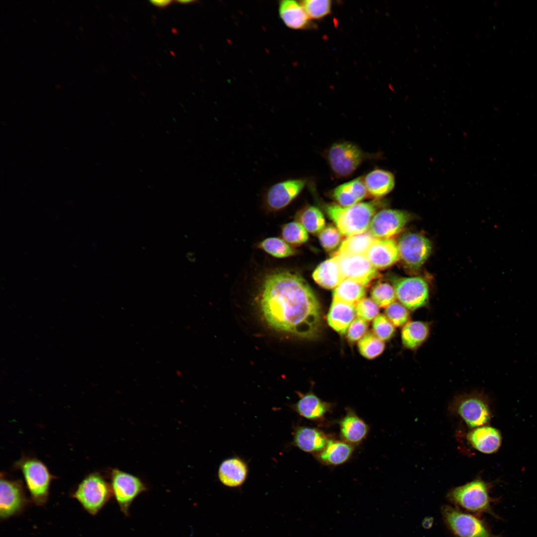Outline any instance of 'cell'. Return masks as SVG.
Returning a JSON list of instances; mask_svg holds the SVG:
<instances>
[{"label":"cell","mask_w":537,"mask_h":537,"mask_svg":"<svg viewBox=\"0 0 537 537\" xmlns=\"http://www.w3.org/2000/svg\"><path fill=\"white\" fill-rule=\"evenodd\" d=\"M366 154L356 144L348 141L334 143L327 153V160L338 177L351 176L366 159Z\"/></svg>","instance_id":"8992f818"},{"label":"cell","mask_w":537,"mask_h":537,"mask_svg":"<svg viewBox=\"0 0 537 537\" xmlns=\"http://www.w3.org/2000/svg\"><path fill=\"white\" fill-rule=\"evenodd\" d=\"M356 314L354 304L333 300L328 316L329 325L341 335L345 334Z\"/></svg>","instance_id":"603a6c76"},{"label":"cell","mask_w":537,"mask_h":537,"mask_svg":"<svg viewBox=\"0 0 537 537\" xmlns=\"http://www.w3.org/2000/svg\"><path fill=\"white\" fill-rule=\"evenodd\" d=\"M110 479L112 496L122 513L128 516L132 503L147 487L138 477L116 468L112 470Z\"/></svg>","instance_id":"ba28073f"},{"label":"cell","mask_w":537,"mask_h":537,"mask_svg":"<svg viewBox=\"0 0 537 537\" xmlns=\"http://www.w3.org/2000/svg\"><path fill=\"white\" fill-rule=\"evenodd\" d=\"M328 440L321 431L314 428L298 426L293 433V445L306 452L321 451Z\"/></svg>","instance_id":"d6986e66"},{"label":"cell","mask_w":537,"mask_h":537,"mask_svg":"<svg viewBox=\"0 0 537 537\" xmlns=\"http://www.w3.org/2000/svg\"><path fill=\"white\" fill-rule=\"evenodd\" d=\"M301 3L311 19H319L331 12L332 3L329 0H305Z\"/></svg>","instance_id":"d590c367"},{"label":"cell","mask_w":537,"mask_h":537,"mask_svg":"<svg viewBox=\"0 0 537 537\" xmlns=\"http://www.w3.org/2000/svg\"><path fill=\"white\" fill-rule=\"evenodd\" d=\"M260 304L271 328L304 338L313 337L321 322V309L313 291L300 275L279 271L262 284Z\"/></svg>","instance_id":"6da1fadb"},{"label":"cell","mask_w":537,"mask_h":537,"mask_svg":"<svg viewBox=\"0 0 537 537\" xmlns=\"http://www.w3.org/2000/svg\"><path fill=\"white\" fill-rule=\"evenodd\" d=\"M451 409L471 428L484 425L491 418L487 399L480 393L458 396L454 399Z\"/></svg>","instance_id":"52a82bcc"},{"label":"cell","mask_w":537,"mask_h":537,"mask_svg":"<svg viewBox=\"0 0 537 537\" xmlns=\"http://www.w3.org/2000/svg\"><path fill=\"white\" fill-rule=\"evenodd\" d=\"M470 445L479 451L491 454L496 452L501 444L499 431L492 427L481 426L474 428L467 435Z\"/></svg>","instance_id":"e0dca14e"},{"label":"cell","mask_w":537,"mask_h":537,"mask_svg":"<svg viewBox=\"0 0 537 537\" xmlns=\"http://www.w3.org/2000/svg\"><path fill=\"white\" fill-rule=\"evenodd\" d=\"M379 306L372 299L363 298L356 305V314L366 321H371L375 318L379 313Z\"/></svg>","instance_id":"ab89813d"},{"label":"cell","mask_w":537,"mask_h":537,"mask_svg":"<svg viewBox=\"0 0 537 537\" xmlns=\"http://www.w3.org/2000/svg\"><path fill=\"white\" fill-rule=\"evenodd\" d=\"M360 353L365 358H374L384 351L385 344L375 334L368 332L361 338L358 343Z\"/></svg>","instance_id":"836d02e7"},{"label":"cell","mask_w":537,"mask_h":537,"mask_svg":"<svg viewBox=\"0 0 537 537\" xmlns=\"http://www.w3.org/2000/svg\"><path fill=\"white\" fill-rule=\"evenodd\" d=\"M372 299L381 307H386L394 302L396 297L393 286L386 282L379 281L372 288Z\"/></svg>","instance_id":"e575fe53"},{"label":"cell","mask_w":537,"mask_h":537,"mask_svg":"<svg viewBox=\"0 0 537 537\" xmlns=\"http://www.w3.org/2000/svg\"><path fill=\"white\" fill-rule=\"evenodd\" d=\"M259 248L269 255L277 258H284L295 254V251L283 239L269 237L259 244Z\"/></svg>","instance_id":"1f68e13d"},{"label":"cell","mask_w":537,"mask_h":537,"mask_svg":"<svg viewBox=\"0 0 537 537\" xmlns=\"http://www.w3.org/2000/svg\"><path fill=\"white\" fill-rule=\"evenodd\" d=\"M339 424L341 436L349 444L360 442L368 431L367 425L352 410L348 411Z\"/></svg>","instance_id":"cb8c5ba5"},{"label":"cell","mask_w":537,"mask_h":537,"mask_svg":"<svg viewBox=\"0 0 537 537\" xmlns=\"http://www.w3.org/2000/svg\"><path fill=\"white\" fill-rule=\"evenodd\" d=\"M342 234L338 228L330 225L319 233V240L322 247L327 251H332L340 244Z\"/></svg>","instance_id":"74e56055"},{"label":"cell","mask_w":537,"mask_h":537,"mask_svg":"<svg viewBox=\"0 0 537 537\" xmlns=\"http://www.w3.org/2000/svg\"><path fill=\"white\" fill-rule=\"evenodd\" d=\"M397 244L399 259L412 270H418L425 263L432 251L430 240L423 235L406 233L399 238Z\"/></svg>","instance_id":"7c38bea8"},{"label":"cell","mask_w":537,"mask_h":537,"mask_svg":"<svg viewBox=\"0 0 537 537\" xmlns=\"http://www.w3.org/2000/svg\"><path fill=\"white\" fill-rule=\"evenodd\" d=\"M294 409L301 417L316 420L323 418L329 409V405L314 394L309 393L300 397Z\"/></svg>","instance_id":"4316f807"},{"label":"cell","mask_w":537,"mask_h":537,"mask_svg":"<svg viewBox=\"0 0 537 537\" xmlns=\"http://www.w3.org/2000/svg\"><path fill=\"white\" fill-rule=\"evenodd\" d=\"M312 277L320 286L329 289L335 288L344 280L339 264L333 257L320 264Z\"/></svg>","instance_id":"d4e9b609"},{"label":"cell","mask_w":537,"mask_h":537,"mask_svg":"<svg viewBox=\"0 0 537 537\" xmlns=\"http://www.w3.org/2000/svg\"><path fill=\"white\" fill-rule=\"evenodd\" d=\"M385 313L394 326H404L409 321V310L399 302H393L386 307Z\"/></svg>","instance_id":"8d00e7d4"},{"label":"cell","mask_w":537,"mask_h":537,"mask_svg":"<svg viewBox=\"0 0 537 537\" xmlns=\"http://www.w3.org/2000/svg\"><path fill=\"white\" fill-rule=\"evenodd\" d=\"M353 447L346 442L328 440L325 448L320 451L318 457L323 463L338 465L347 461L352 455Z\"/></svg>","instance_id":"83f0119b"},{"label":"cell","mask_w":537,"mask_h":537,"mask_svg":"<svg viewBox=\"0 0 537 537\" xmlns=\"http://www.w3.org/2000/svg\"><path fill=\"white\" fill-rule=\"evenodd\" d=\"M430 333L429 323L421 321H409L402 328L401 340L405 348L416 350L428 339Z\"/></svg>","instance_id":"484cf974"},{"label":"cell","mask_w":537,"mask_h":537,"mask_svg":"<svg viewBox=\"0 0 537 537\" xmlns=\"http://www.w3.org/2000/svg\"><path fill=\"white\" fill-rule=\"evenodd\" d=\"M411 218L410 213L404 210L382 209L372 217L368 231L375 239H391L402 230Z\"/></svg>","instance_id":"4fadbf2b"},{"label":"cell","mask_w":537,"mask_h":537,"mask_svg":"<svg viewBox=\"0 0 537 537\" xmlns=\"http://www.w3.org/2000/svg\"><path fill=\"white\" fill-rule=\"evenodd\" d=\"M306 184L304 179L284 180L271 185L265 195V203L270 210H280L288 206L302 191Z\"/></svg>","instance_id":"9a60e30c"},{"label":"cell","mask_w":537,"mask_h":537,"mask_svg":"<svg viewBox=\"0 0 537 537\" xmlns=\"http://www.w3.org/2000/svg\"><path fill=\"white\" fill-rule=\"evenodd\" d=\"M339 265L344 279L356 281L365 287L380 276V274L364 255L333 253Z\"/></svg>","instance_id":"8fae6325"},{"label":"cell","mask_w":537,"mask_h":537,"mask_svg":"<svg viewBox=\"0 0 537 537\" xmlns=\"http://www.w3.org/2000/svg\"><path fill=\"white\" fill-rule=\"evenodd\" d=\"M150 2L154 6L159 8H165L170 5L173 2V0H150Z\"/></svg>","instance_id":"b9f144b4"},{"label":"cell","mask_w":537,"mask_h":537,"mask_svg":"<svg viewBox=\"0 0 537 537\" xmlns=\"http://www.w3.org/2000/svg\"><path fill=\"white\" fill-rule=\"evenodd\" d=\"M248 468L247 463L238 457L224 460L220 464L218 477L220 482L229 487L242 485L247 479Z\"/></svg>","instance_id":"ac0fdd59"},{"label":"cell","mask_w":537,"mask_h":537,"mask_svg":"<svg viewBox=\"0 0 537 537\" xmlns=\"http://www.w3.org/2000/svg\"><path fill=\"white\" fill-rule=\"evenodd\" d=\"M297 219L307 231L312 234L320 232L325 226L323 213L313 206H306L301 209L297 215Z\"/></svg>","instance_id":"4dcf8cb0"},{"label":"cell","mask_w":537,"mask_h":537,"mask_svg":"<svg viewBox=\"0 0 537 537\" xmlns=\"http://www.w3.org/2000/svg\"><path fill=\"white\" fill-rule=\"evenodd\" d=\"M489 484L480 479H476L450 490L449 500L454 504L474 513L490 512V498Z\"/></svg>","instance_id":"5b68a950"},{"label":"cell","mask_w":537,"mask_h":537,"mask_svg":"<svg viewBox=\"0 0 537 537\" xmlns=\"http://www.w3.org/2000/svg\"><path fill=\"white\" fill-rule=\"evenodd\" d=\"M195 1L192 0H177V2H179V3H180V4H189V3H192V2H194Z\"/></svg>","instance_id":"7bdbcfd3"},{"label":"cell","mask_w":537,"mask_h":537,"mask_svg":"<svg viewBox=\"0 0 537 537\" xmlns=\"http://www.w3.org/2000/svg\"><path fill=\"white\" fill-rule=\"evenodd\" d=\"M367 328L368 323L366 320L358 317L356 318L351 323L347 331L348 340L351 342L360 340L365 335Z\"/></svg>","instance_id":"60d3db41"},{"label":"cell","mask_w":537,"mask_h":537,"mask_svg":"<svg viewBox=\"0 0 537 537\" xmlns=\"http://www.w3.org/2000/svg\"><path fill=\"white\" fill-rule=\"evenodd\" d=\"M365 287L350 279H344L334 289L333 300L354 304L364 298Z\"/></svg>","instance_id":"f546056e"},{"label":"cell","mask_w":537,"mask_h":537,"mask_svg":"<svg viewBox=\"0 0 537 537\" xmlns=\"http://www.w3.org/2000/svg\"><path fill=\"white\" fill-rule=\"evenodd\" d=\"M374 334L382 341H387L392 338L395 332L394 326L383 315H378L372 324Z\"/></svg>","instance_id":"f35d334b"},{"label":"cell","mask_w":537,"mask_h":537,"mask_svg":"<svg viewBox=\"0 0 537 537\" xmlns=\"http://www.w3.org/2000/svg\"><path fill=\"white\" fill-rule=\"evenodd\" d=\"M396 298L410 311L426 306L429 301L427 282L419 276L394 277L392 280Z\"/></svg>","instance_id":"9c48e42d"},{"label":"cell","mask_w":537,"mask_h":537,"mask_svg":"<svg viewBox=\"0 0 537 537\" xmlns=\"http://www.w3.org/2000/svg\"><path fill=\"white\" fill-rule=\"evenodd\" d=\"M112 496L110 485L97 473L86 476L78 485L72 497L91 515H96Z\"/></svg>","instance_id":"277c9868"},{"label":"cell","mask_w":537,"mask_h":537,"mask_svg":"<svg viewBox=\"0 0 537 537\" xmlns=\"http://www.w3.org/2000/svg\"><path fill=\"white\" fill-rule=\"evenodd\" d=\"M15 466L23 475L32 501L37 506L45 505L52 479L46 465L36 458L22 457L16 462Z\"/></svg>","instance_id":"3957f363"},{"label":"cell","mask_w":537,"mask_h":537,"mask_svg":"<svg viewBox=\"0 0 537 537\" xmlns=\"http://www.w3.org/2000/svg\"><path fill=\"white\" fill-rule=\"evenodd\" d=\"M376 239L369 231L348 236L334 253L365 255Z\"/></svg>","instance_id":"f1b7e54d"},{"label":"cell","mask_w":537,"mask_h":537,"mask_svg":"<svg viewBox=\"0 0 537 537\" xmlns=\"http://www.w3.org/2000/svg\"><path fill=\"white\" fill-rule=\"evenodd\" d=\"M279 15L288 28L300 30L307 28L309 17L301 3L294 0H283L279 2Z\"/></svg>","instance_id":"44dd1931"},{"label":"cell","mask_w":537,"mask_h":537,"mask_svg":"<svg viewBox=\"0 0 537 537\" xmlns=\"http://www.w3.org/2000/svg\"><path fill=\"white\" fill-rule=\"evenodd\" d=\"M365 256L377 269L389 268L400 259L397 244L391 239H376Z\"/></svg>","instance_id":"2e32d148"},{"label":"cell","mask_w":537,"mask_h":537,"mask_svg":"<svg viewBox=\"0 0 537 537\" xmlns=\"http://www.w3.org/2000/svg\"><path fill=\"white\" fill-rule=\"evenodd\" d=\"M446 524L458 537H496L478 518L449 506L442 508Z\"/></svg>","instance_id":"30bf717a"},{"label":"cell","mask_w":537,"mask_h":537,"mask_svg":"<svg viewBox=\"0 0 537 537\" xmlns=\"http://www.w3.org/2000/svg\"><path fill=\"white\" fill-rule=\"evenodd\" d=\"M308 232L298 221L284 224L281 229L282 239L290 246H299L308 239Z\"/></svg>","instance_id":"d6a6232c"},{"label":"cell","mask_w":537,"mask_h":537,"mask_svg":"<svg viewBox=\"0 0 537 537\" xmlns=\"http://www.w3.org/2000/svg\"><path fill=\"white\" fill-rule=\"evenodd\" d=\"M382 204L376 199L347 207L335 203L326 204L325 209L341 233L350 236L367 231L372 217Z\"/></svg>","instance_id":"7a4b0ae2"},{"label":"cell","mask_w":537,"mask_h":537,"mask_svg":"<svg viewBox=\"0 0 537 537\" xmlns=\"http://www.w3.org/2000/svg\"><path fill=\"white\" fill-rule=\"evenodd\" d=\"M331 195L338 204L347 207L359 202L367 192L363 178L359 177L337 186L331 191Z\"/></svg>","instance_id":"ffe728a7"},{"label":"cell","mask_w":537,"mask_h":537,"mask_svg":"<svg viewBox=\"0 0 537 537\" xmlns=\"http://www.w3.org/2000/svg\"><path fill=\"white\" fill-rule=\"evenodd\" d=\"M0 481V517L5 520L20 513L28 500L20 481L8 479L1 474Z\"/></svg>","instance_id":"5bb4252c"},{"label":"cell","mask_w":537,"mask_h":537,"mask_svg":"<svg viewBox=\"0 0 537 537\" xmlns=\"http://www.w3.org/2000/svg\"><path fill=\"white\" fill-rule=\"evenodd\" d=\"M367 195L378 199L388 194L395 185L394 175L390 172L377 169L363 178Z\"/></svg>","instance_id":"7402d4cb"}]
</instances>
